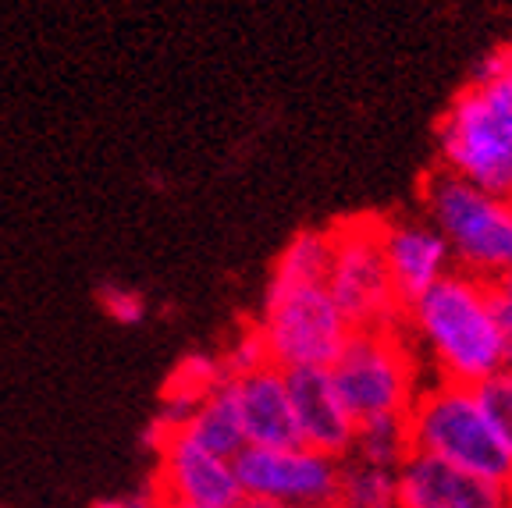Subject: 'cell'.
<instances>
[{"mask_svg":"<svg viewBox=\"0 0 512 508\" xmlns=\"http://www.w3.org/2000/svg\"><path fill=\"white\" fill-rule=\"evenodd\" d=\"M402 331L434 381L477 388L509 366L491 281L452 270L445 281L402 306Z\"/></svg>","mask_w":512,"mask_h":508,"instance_id":"obj_1","label":"cell"},{"mask_svg":"<svg viewBox=\"0 0 512 508\" xmlns=\"http://www.w3.org/2000/svg\"><path fill=\"white\" fill-rule=\"evenodd\" d=\"M438 167L512 199V54L495 50L438 121Z\"/></svg>","mask_w":512,"mask_h":508,"instance_id":"obj_2","label":"cell"},{"mask_svg":"<svg viewBox=\"0 0 512 508\" xmlns=\"http://www.w3.org/2000/svg\"><path fill=\"white\" fill-rule=\"evenodd\" d=\"M409 452L512 487V462L498 445L477 391L427 377L406 413Z\"/></svg>","mask_w":512,"mask_h":508,"instance_id":"obj_3","label":"cell"},{"mask_svg":"<svg viewBox=\"0 0 512 508\" xmlns=\"http://www.w3.org/2000/svg\"><path fill=\"white\" fill-rule=\"evenodd\" d=\"M420 214L441 231L456 270L498 281L512 270V199L434 167L420 182Z\"/></svg>","mask_w":512,"mask_h":508,"instance_id":"obj_4","label":"cell"},{"mask_svg":"<svg viewBox=\"0 0 512 508\" xmlns=\"http://www.w3.org/2000/svg\"><path fill=\"white\" fill-rule=\"evenodd\" d=\"M331 377L356 423H367L381 416H406L424 388L427 370L402 324H388L352 331L331 366Z\"/></svg>","mask_w":512,"mask_h":508,"instance_id":"obj_5","label":"cell"},{"mask_svg":"<svg viewBox=\"0 0 512 508\" xmlns=\"http://www.w3.org/2000/svg\"><path fill=\"white\" fill-rule=\"evenodd\" d=\"M253 324L264 338L271 366L285 374L317 370V366L331 370L356 331L331 299L328 285H271V281Z\"/></svg>","mask_w":512,"mask_h":508,"instance_id":"obj_6","label":"cell"},{"mask_svg":"<svg viewBox=\"0 0 512 508\" xmlns=\"http://www.w3.org/2000/svg\"><path fill=\"white\" fill-rule=\"evenodd\" d=\"M381 224L384 217L377 214H356L328 228V292L356 331L360 327H388L402 320V302L392 288V278H388V263H384Z\"/></svg>","mask_w":512,"mask_h":508,"instance_id":"obj_7","label":"cell"},{"mask_svg":"<svg viewBox=\"0 0 512 508\" xmlns=\"http://www.w3.org/2000/svg\"><path fill=\"white\" fill-rule=\"evenodd\" d=\"M239 487L249 498H267L288 508H328L338 501L342 462L306 445L242 448L235 459Z\"/></svg>","mask_w":512,"mask_h":508,"instance_id":"obj_8","label":"cell"},{"mask_svg":"<svg viewBox=\"0 0 512 508\" xmlns=\"http://www.w3.org/2000/svg\"><path fill=\"white\" fill-rule=\"evenodd\" d=\"M157 473H153V491L160 501L175 505H207V508H235L242 498L239 473L232 459L207 452L196 441L175 430L160 437L157 445Z\"/></svg>","mask_w":512,"mask_h":508,"instance_id":"obj_9","label":"cell"},{"mask_svg":"<svg viewBox=\"0 0 512 508\" xmlns=\"http://www.w3.org/2000/svg\"><path fill=\"white\" fill-rule=\"evenodd\" d=\"M381 249L384 263H388V278H392V288L402 306L416 302L456 270L452 249L424 214L384 217Z\"/></svg>","mask_w":512,"mask_h":508,"instance_id":"obj_10","label":"cell"},{"mask_svg":"<svg viewBox=\"0 0 512 508\" xmlns=\"http://www.w3.org/2000/svg\"><path fill=\"white\" fill-rule=\"evenodd\" d=\"M288 395H292V413H296L299 445L331 455L338 462L349 459L360 423L349 413V405H345L328 366L292 370L288 374Z\"/></svg>","mask_w":512,"mask_h":508,"instance_id":"obj_11","label":"cell"},{"mask_svg":"<svg viewBox=\"0 0 512 508\" xmlns=\"http://www.w3.org/2000/svg\"><path fill=\"white\" fill-rule=\"evenodd\" d=\"M395 491L399 508H512V487L413 452L395 469Z\"/></svg>","mask_w":512,"mask_h":508,"instance_id":"obj_12","label":"cell"},{"mask_svg":"<svg viewBox=\"0 0 512 508\" xmlns=\"http://www.w3.org/2000/svg\"><path fill=\"white\" fill-rule=\"evenodd\" d=\"M232 395L239 409L246 448H285L299 445L296 413L288 395V374L278 366H260L253 374L235 377Z\"/></svg>","mask_w":512,"mask_h":508,"instance_id":"obj_13","label":"cell"},{"mask_svg":"<svg viewBox=\"0 0 512 508\" xmlns=\"http://www.w3.org/2000/svg\"><path fill=\"white\" fill-rule=\"evenodd\" d=\"M182 434L189 437V441H196L200 448H207V452L221 455V459H232V462L239 459L242 448H246V434H242L232 384L228 381L217 384V388L192 409Z\"/></svg>","mask_w":512,"mask_h":508,"instance_id":"obj_14","label":"cell"},{"mask_svg":"<svg viewBox=\"0 0 512 508\" xmlns=\"http://www.w3.org/2000/svg\"><path fill=\"white\" fill-rule=\"evenodd\" d=\"M331 231L303 228L281 246L271 267V285H328Z\"/></svg>","mask_w":512,"mask_h":508,"instance_id":"obj_15","label":"cell"},{"mask_svg":"<svg viewBox=\"0 0 512 508\" xmlns=\"http://www.w3.org/2000/svg\"><path fill=\"white\" fill-rule=\"evenodd\" d=\"M342 508H399V491H395V469L370 466L360 459H342V484H338V501Z\"/></svg>","mask_w":512,"mask_h":508,"instance_id":"obj_16","label":"cell"},{"mask_svg":"<svg viewBox=\"0 0 512 508\" xmlns=\"http://www.w3.org/2000/svg\"><path fill=\"white\" fill-rule=\"evenodd\" d=\"M406 455H409L406 416H381V420L360 423L349 459L370 462V466H381V469H399L406 462Z\"/></svg>","mask_w":512,"mask_h":508,"instance_id":"obj_17","label":"cell"},{"mask_svg":"<svg viewBox=\"0 0 512 508\" xmlns=\"http://www.w3.org/2000/svg\"><path fill=\"white\" fill-rule=\"evenodd\" d=\"M473 391H477L480 405H484V416H488L491 430H495L498 445H502V452L512 462V366L498 370L495 377H488Z\"/></svg>","mask_w":512,"mask_h":508,"instance_id":"obj_18","label":"cell"},{"mask_svg":"<svg viewBox=\"0 0 512 508\" xmlns=\"http://www.w3.org/2000/svg\"><path fill=\"white\" fill-rule=\"evenodd\" d=\"M217 359H221L224 381H235V377L253 374V370H260V366H271L267 345H264V338H260V331H256L253 320L239 327V334H235L232 342H228V349H224Z\"/></svg>","mask_w":512,"mask_h":508,"instance_id":"obj_19","label":"cell"},{"mask_svg":"<svg viewBox=\"0 0 512 508\" xmlns=\"http://www.w3.org/2000/svg\"><path fill=\"white\" fill-rule=\"evenodd\" d=\"M100 310L114 324H139L146 317V299L125 285H104L100 288Z\"/></svg>","mask_w":512,"mask_h":508,"instance_id":"obj_20","label":"cell"},{"mask_svg":"<svg viewBox=\"0 0 512 508\" xmlns=\"http://www.w3.org/2000/svg\"><path fill=\"white\" fill-rule=\"evenodd\" d=\"M491 292H495L498 320H502L505 345H509V366H512V270L509 274H502L498 281H491Z\"/></svg>","mask_w":512,"mask_h":508,"instance_id":"obj_21","label":"cell"},{"mask_svg":"<svg viewBox=\"0 0 512 508\" xmlns=\"http://www.w3.org/2000/svg\"><path fill=\"white\" fill-rule=\"evenodd\" d=\"M96 508H164V501H160V494L153 491H143V494H125V498H107L100 501Z\"/></svg>","mask_w":512,"mask_h":508,"instance_id":"obj_22","label":"cell"},{"mask_svg":"<svg viewBox=\"0 0 512 508\" xmlns=\"http://www.w3.org/2000/svg\"><path fill=\"white\" fill-rule=\"evenodd\" d=\"M235 508H288V505H278V501H267V498H249V494H242L239 505Z\"/></svg>","mask_w":512,"mask_h":508,"instance_id":"obj_23","label":"cell"},{"mask_svg":"<svg viewBox=\"0 0 512 508\" xmlns=\"http://www.w3.org/2000/svg\"><path fill=\"white\" fill-rule=\"evenodd\" d=\"M164 508H207V505H175V501H164Z\"/></svg>","mask_w":512,"mask_h":508,"instance_id":"obj_24","label":"cell"},{"mask_svg":"<svg viewBox=\"0 0 512 508\" xmlns=\"http://www.w3.org/2000/svg\"><path fill=\"white\" fill-rule=\"evenodd\" d=\"M509 54H512V47H509Z\"/></svg>","mask_w":512,"mask_h":508,"instance_id":"obj_25","label":"cell"}]
</instances>
